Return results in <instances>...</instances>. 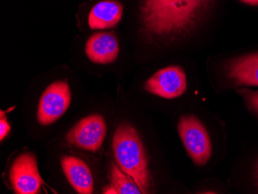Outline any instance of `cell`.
I'll list each match as a JSON object with an SVG mask.
<instances>
[{
    "label": "cell",
    "mask_w": 258,
    "mask_h": 194,
    "mask_svg": "<svg viewBox=\"0 0 258 194\" xmlns=\"http://www.w3.org/2000/svg\"><path fill=\"white\" fill-rule=\"evenodd\" d=\"M107 134L104 118L93 114L82 118L72 127L66 136L69 144L85 151L96 153L101 149Z\"/></svg>",
    "instance_id": "cell-5"
},
{
    "label": "cell",
    "mask_w": 258,
    "mask_h": 194,
    "mask_svg": "<svg viewBox=\"0 0 258 194\" xmlns=\"http://www.w3.org/2000/svg\"><path fill=\"white\" fill-rule=\"evenodd\" d=\"M240 1L250 6H258V0H240Z\"/></svg>",
    "instance_id": "cell-16"
},
{
    "label": "cell",
    "mask_w": 258,
    "mask_h": 194,
    "mask_svg": "<svg viewBox=\"0 0 258 194\" xmlns=\"http://www.w3.org/2000/svg\"><path fill=\"white\" fill-rule=\"evenodd\" d=\"M119 50L118 39L110 32L93 34L85 44V53L88 59L98 64H108L115 61Z\"/></svg>",
    "instance_id": "cell-8"
},
{
    "label": "cell",
    "mask_w": 258,
    "mask_h": 194,
    "mask_svg": "<svg viewBox=\"0 0 258 194\" xmlns=\"http://www.w3.org/2000/svg\"><path fill=\"white\" fill-rule=\"evenodd\" d=\"M112 149L121 170L134 179L143 193H148L150 179L147 156L136 128L127 123L120 124L113 137Z\"/></svg>",
    "instance_id": "cell-1"
},
{
    "label": "cell",
    "mask_w": 258,
    "mask_h": 194,
    "mask_svg": "<svg viewBox=\"0 0 258 194\" xmlns=\"http://www.w3.org/2000/svg\"><path fill=\"white\" fill-rule=\"evenodd\" d=\"M255 179H256V185L258 186V162L256 163V167H255V173H254Z\"/></svg>",
    "instance_id": "cell-17"
},
{
    "label": "cell",
    "mask_w": 258,
    "mask_h": 194,
    "mask_svg": "<svg viewBox=\"0 0 258 194\" xmlns=\"http://www.w3.org/2000/svg\"><path fill=\"white\" fill-rule=\"evenodd\" d=\"M12 187L18 194L39 193L43 184L39 173L37 158L31 153H25L16 158L10 169Z\"/></svg>",
    "instance_id": "cell-6"
},
{
    "label": "cell",
    "mask_w": 258,
    "mask_h": 194,
    "mask_svg": "<svg viewBox=\"0 0 258 194\" xmlns=\"http://www.w3.org/2000/svg\"><path fill=\"white\" fill-rule=\"evenodd\" d=\"M60 163L65 176L76 192L81 194L92 193L94 179L86 163L76 156H64Z\"/></svg>",
    "instance_id": "cell-9"
},
{
    "label": "cell",
    "mask_w": 258,
    "mask_h": 194,
    "mask_svg": "<svg viewBox=\"0 0 258 194\" xmlns=\"http://www.w3.org/2000/svg\"><path fill=\"white\" fill-rule=\"evenodd\" d=\"M141 17L147 33L155 36L187 31L184 0H142Z\"/></svg>",
    "instance_id": "cell-2"
},
{
    "label": "cell",
    "mask_w": 258,
    "mask_h": 194,
    "mask_svg": "<svg viewBox=\"0 0 258 194\" xmlns=\"http://www.w3.org/2000/svg\"><path fill=\"white\" fill-rule=\"evenodd\" d=\"M186 76L180 66L162 68L146 81L144 88L153 95L166 99L180 97L186 91Z\"/></svg>",
    "instance_id": "cell-7"
},
{
    "label": "cell",
    "mask_w": 258,
    "mask_h": 194,
    "mask_svg": "<svg viewBox=\"0 0 258 194\" xmlns=\"http://www.w3.org/2000/svg\"><path fill=\"white\" fill-rule=\"evenodd\" d=\"M4 115H5L4 111H1V118H0V140L1 142L10 134V131H11V127Z\"/></svg>",
    "instance_id": "cell-15"
},
{
    "label": "cell",
    "mask_w": 258,
    "mask_h": 194,
    "mask_svg": "<svg viewBox=\"0 0 258 194\" xmlns=\"http://www.w3.org/2000/svg\"><path fill=\"white\" fill-rule=\"evenodd\" d=\"M123 15V6L115 0H103L95 4L88 16V25L92 30L113 28Z\"/></svg>",
    "instance_id": "cell-10"
},
{
    "label": "cell",
    "mask_w": 258,
    "mask_h": 194,
    "mask_svg": "<svg viewBox=\"0 0 258 194\" xmlns=\"http://www.w3.org/2000/svg\"><path fill=\"white\" fill-rule=\"evenodd\" d=\"M226 70L229 78L234 83L258 86V53L232 60Z\"/></svg>",
    "instance_id": "cell-11"
},
{
    "label": "cell",
    "mask_w": 258,
    "mask_h": 194,
    "mask_svg": "<svg viewBox=\"0 0 258 194\" xmlns=\"http://www.w3.org/2000/svg\"><path fill=\"white\" fill-rule=\"evenodd\" d=\"M213 0H184L185 25L187 31L197 24Z\"/></svg>",
    "instance_id": "cell-13"
},
{
    "label": "cell",
    "mask_w": 258,
    "mask_h": 194,
    "mask_svg": "<svg viewBox=\"0 0 258 194\" xmlns=\"http://www.w3.org/2000/svg\"><path fill=\"white\" fill-rule=\"evenodd\" d=\"M72 103V91L67 81L50 84L40 96L37 121L41 125H50L66 112Z\"/></svg>",
    "instance_id": "cell-4"
},
{
    "label": "cell",
    "mask_w": 258,
    "mask_h": 194,
    "mask_svg": "<svg viewBox=\"0 0 258 194\" xmlns=\"http://www.w3.org/2000/svg\"><path fill=\"white\" fill-rule=\"evenodd\" d=\"M238 92L243 97L249 108L258 115V91L242 88L238 90Z\"/></svg>",
    "instance_id": "cell-14"
},
{
    "label": "cell",
    "mask_w": 258,
    "mask_h": 194,
    "mask_svg": "<svg viewBox=\"0 0 258 194\" xmlns=\"http://www.w3.org/2000/svg\"><path fill=\"white\" fill-rule=\"evenodd\" d=\"M178 133L192 161L198 166L207 164L212 155V144L204 124L194 115H182Z\"/></svg>",
    "instance_id": "cell-3"
},
{
    "label": "cell",
    "mask_w": 258,
    "mask_h": 194,
    "mask_svg": "<svg viewBox=\"0 0 258 194\" xmlns=\"http://www.w3.org/2000/svg\"><path fill=\"white\" fill-rule=\"evenodd\" d=\"M103 193H143L134 179L126 174L118 165L112 163L111 167V183L103 191Z\"/></svg>",
    "instance_id": "cell-12"
}]
</instances>
